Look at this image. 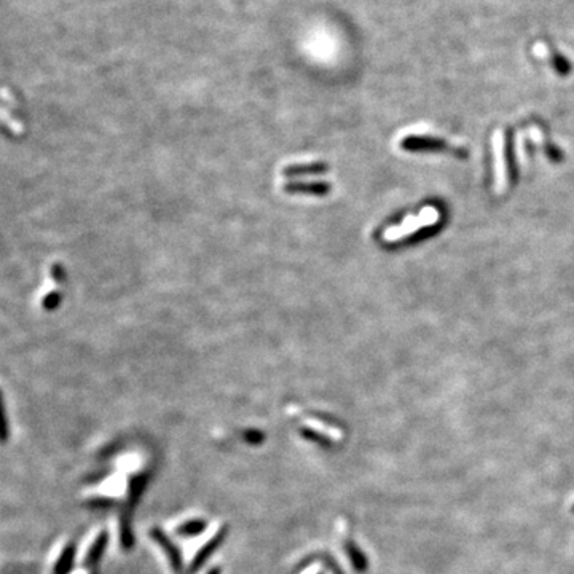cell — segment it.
I'll return each mask as SVG.
<instances>
[{
	"mask_svg": "<svg viewBox=\"0 0 574 574\" xmlns=\"http://www.w3.org/2000/svg\"><path fill=\"white\" fill-rule=\"evenodd\" d=\"M286 193H307V195H326L331 190V185L326 182H310V184H286L283 185Z\"/></svg>",
	"mask_w": 574,
	"mask_h": 574,
	"instance_id": "ba28073f",
	"label": "cell"
},
{
	"mask_svg": "<svg viewBox=\"0 0 574 574\" xmlns=\"http://www.w3.org/2000/svg\"><path fill=\"white\" fill-rule=\"evenodd\" d=\"M155 536H156V539H158V541H160L161 546L168 549V555H169V558H171V562H173V565H174V566H178V565H179V562H178V552H176V551H174V547L171 546V542L168 541V539H165L163 534H160L158 531H155Z\"/></svg>",
	"mask_w": 574,
	"mask_h": 574,
	"instance_id": "9c48e42d",
	"label": "cell"
},
{
	"mask_svg": "<svg viewBox=\"0 0 574 574\" xmlns=\"http://www.w3.org/2000/svg\"><path fill=\"white\" fill-rule=\"evenodd\" d=\"M440 217H442V214H440L438 208L426 206L418 214L409 215V217L402 220V224L387 228L385 235H383V239L386 243H399L402 239L415 237L416 233L423 232L424 228H431L438 225L440 222Z\"/></svg>",
	"mask_w": 574,
	"mask_h": 574,
	"instance_id": "6da1fadb",
	"label": "cell"
},
{
	"mask_svg": "<svg viewBox=\"0 0 574 574\" xmlns=\"http://www.w3.org/2000/svg\"><path fill=\"white\" fill-rule=\"evenodd\" d=\"M209 574H219V570H213Z\"/></svg>",
	"mask_w": 574,
	"mask_h": 574,
	"instance_id": "4fadbf2b",
	"label": "cell"
},
{
	"mask_svg": "<svg viewBox=\"0 0 574 574\" xmlns=\"http://www.w3.org/2000/svg\"><path fill=\"white\" fill-rule=\"evenodd\" d=\"M400 147L405 150L418 152V150H451L455 155H464V150L458 149L446 144L445 141L438 139V137H428V136H409L400 141Z\"/></svg>",
	"mask_w": 574,
	"mask_h": 574,
	"instance_id": "277c9868",
	"label": "cell"
},
{
	"mask_svg": "<svg viewBox=\"0 0 574 574\" xmlns=\"http://www.w3.org/2000/svg\"><path fill=\"white\" fill-rule=\"evenodd\" d=\"M104 542H106V534H101L99 539H97V541L95 542V546L90 549V555H88L90 560H95V558L101 555L102 549H104Z\"/></svg>",
	"mask_w": 574,
	"mask_h": 574,
	"instance_id": "8fae6325",
	"label": "cell"
},
{
	"mask_svg": "<svg viewBox=\"0 0 574 574\" xmlns=\"http://www.w3.org/2000/svg\"><path fill=\"white\" fill-rule=\"evenodd\" d=\"M527 134L529 136V139H531L533 144H538L539 147H541L542 152H544V155H546L547 158H551V160H553V161H558V160L562 158L560 152H558L557 149H553V147L551 145V142L547 141L546 134H544V132H542L541 128H538V126H531V128H529V130H528Z\"/></svg>",
	"mask_w": 574,
	"mask_h": 574,
	"instance_id": "8992f818",
	"label": "cell"
},
{
	"mask_svg": "<svg viewBox=\"0 0 574 574\" xmlns=\"http://www.w3.org/2000/svg\"><path fill=\"white\" fill-rule=\"evenodd\" d=\"M326 169H327V166L324 163L291 165V166H286V168L281 171V176L286 179H292V178H302V176H311V174L324 173Z\"/></svg>",
	"mask_w": 574,
	"mask_h": 574,
	"instance_id": "52a82bcc",
	"label": "cell"
},
{
	"mask_svg": "<svg viewBox=\"0 0 574 574\" xmlns=\"http://www.w3.org/2000/svg\"><path fill=\"white\" fill-rule=\"evenodd\" d=\"M493 160H494V190L497 193H506L512 184L510 173L507 136L504 130H497L493 134Z\"/></svg>",
	"mask_w": 574,
	"mask_h": 574,
	"instance_id": "7a4b0ae2",
	"label": "cell"
},
{
	"mask_svg": "<svg viewBox=\"0 0 574 574\" xmlns=\"http://www.w3.org/2000/svg\"><path fill=\"white\" fill-rule=\"evenodd\" d=\"M71 560H72V547H67L66 552H64V555L60 558V563H58L56 566V573L58 574H62L69 570V566H71Z\"/></svg>",
	"mask_w": 574,
	"mask_h": 574,
	"instance_id": "30bf717a",
	"label": "cell"
},
{
	"mask_svg": "<svg viewBox=\"0 0 574 574\" xmlns=\"http://www.w3.org/2000/svg\"><path fill=\"white\" fill-rule=\"evenodd\" d=\"M204 528V523L203 522H189V523H185L182 528H180V533H184V534H195V533H198V531H201V529Z\"/></svg>",
	"mask_w": 574,
	"mask_h": 574,
	"instance_id": "7c38bea8",
	"label": "cell"
},
{
	"mask_svg": "<svg viewBox=\"0 0 574 574\" xmlns=\"http://www.w3.org/2000/svg\"><path fill=\"white\" fill-rule=\"evenodd\" d=\"M534 53H536L538 56L544 58V60H547L557 73L565 75V73L570 72V64L565 61V58L555 55V53H553L551 48L546 45V43H538V45L534 47Z\"/></svg>",
	"mask_w": 574,
	"mask_h": 574,
	"instance_id": "5b68a950",
	"label": "cell"
},
{
	"mask_svg": "<svg viewBox=\"0 0 574 574\" xmlns=\"http://www.w3.org/2000/svg\"><path fill=\"white\" fill-rule=\"evenodd\" d=\"M48 274H50V279H48V284H50V289H45L43 296L40 298V307L43 310L50 311L55 310L58 303L61 300V287L64 279H66V273L60 263H53L50 270H48Z\"/></svg>",
	"mask_w": 574,
	"mask_h": 574,
	"instance_id": "3957f363",
	"label": "cell"
}]
</instances>
